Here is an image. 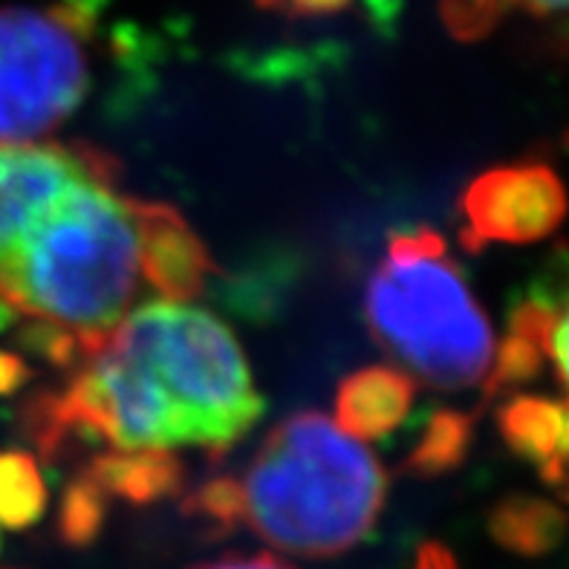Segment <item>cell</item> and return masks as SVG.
<instances>
[{"mask_svg":"<svg viewBox=\"0 0 569 569\" xmlns=\"http://www.w3.org/2000/svg\"><path fill=\"white\" fill-rule=\"evenodd\" d=\"M139 283L137 220L113 177L76 182L0 269V301L79 336L84 356L128 316Z\"/></svg>","mask_w":569,"mask_h":569,"instance_id":"obj_1","label":"cell"},{"mask_svg":"<svg viewBox=\"0 0 569 569\" xmlns=\"http://www.w3.org/2000/svg\"><path fill=\"white\" fill-rule=\"evenodd\" d=\"M240 523L274 549L341 556L373 532L388 477L368 448L316 411L283 419L249 462Z\"/></svg>","mask_w":569,"mask_h":569,"instance_id":"obj_2","label":"cell"},{"mask_svg":"<svg viewBox=\"0 0 569 569\" xmlns=\"http://www.w3.org/2000/svg\"><path fill=\"white\" fill-rule=\"evenodd\" d=\"M365 307L376 341L426 385L460 390L486 382L498 341L437 231H402L390 240Z\"/></svg>","mask_w":569,"mask_h":569,"instance_id":"obj_3","label":"cell"},{"mask_svg":"<svg viewBox=\"0 0 569 569\" xmlns=\"http://www.w3.org/2000/svg\"><path fill=\"white\" fill-rule=\"evenodd\" d=\"M110 339L137 356L180 413L191 446L226 451L258 422L260 402L229 327L188 303L153 301L124 316Z\"/></svg>","mask_w":569,"mask_h":569,"instance_id":"obj_4","label":"cell"},{"mask_svg":"<svg viewBox=\"0 0 569 569\" xmlns=\"http://www.w3.org/2000/svg\"><path fill=\"white\" fill-rule=\"evenodd\" d=\"M84 18L72 7L0 9V142L56 130L90 84Z\"/></svg>","mask_w":569,"mask_h":569,"instance_id":"obj_5","label":"cell"},{"mask_svg":"<svg viewBox=\"0 0 569 569\" xmlns=\"http://www.w3.org/2000/svg\"><path fill=\"white\" fill-rule=\"evenodd\" d=\"M462 243H535L561 226L567 191L547 166H503L480 173L462 194Z\"/></svg>","mask_w":569,"mask_h":569,"instance_id":"obj_6","label":"cell"},{"mask_svg":"<svg viewBox=\"0 0 569 569\" xmlns=\"http://www.w3.org/2000/svg\"><path fill=\"white\" fill-rule=\"evenodd\" d=\"M87 177H113L110 159L67 144L0 142V269L43 211Z\"/></svg>","mask_w":569,"mask_h":569,"instance_id":"obj_7","label":"cell"},{"mask_svg":"<svg viewBox=\"0 0 569 569\" xmlns=\"http://www.w3.org/2000/svg\"><path fill=\"white\" fill-rule=\"evenodd\" d=\"M137 220L139 272L166 301L186 303L206 289L211 274V254L168 202L130 200Z\"/></svg>","mask_w":569,"mask_h":569,"instance_id":"obj_8","label":"cell"},{"mask_svg":"<svg viewBox=\"0 0 569 569\" xmlns=\"http://www.w3.org/2000/svg\"><path fill=\"white\" fill-rule=\"evenodd\" d=\"M413 385L411 376L397 368H365L347 376L336 397V426L353 440H382L397 431L411 413Z\"/></svg>","mask_w":569,"mask_h":569,"instance_id":"obj_9","label":"cell"},{"mask_svg":"<svg viewBox=\"0 0 569 569\" xmlns=\"http://www.w3.org/2000/svg\"><path fill=\"white\" fill-rule=\"evenodd\" d=\"M498 428L515 455L532 462L549 483L569 475V399L518 397L498 413Z\"/></svg>","mask_w":569,"mask_h":569,"instance_id":"obj_10","label":"cell"},{"mask_svg":"<svg viewBox=\"0 0 569 569\" xmlns=\"http://www.w3.org/2000/svg\"><path fill=\"white\" fill-rule=\"evenodd\" d=\"M108 498L144 506L168 498L182 486V466L168 448L110 451L90 460L84 471Z\"/></svg>","mask_w":569,"mask_h":569,"instance_id":"obj_11","label":"cell"},{"mask_svg":"<svg viewBox=\"0 0 569 569\" xmlns=\"http://www.w3.org/2000/svg\"><path fill=\"white\" fill-rule=\"evenodd\" d=\"M491 538L515 556H547L561 543L567 518L558 506L535 498H509L489 515Z\"/></svg>","mask_w":569,"mask_h":569,"instance_id":"obj_12","label":"cell"},{"mask_svg":"<svg viewBox=\"0 0 569 569\" xmlns=\"http://www.w3.org/2000/svg\"><path fill=\"white\" fill-rule=\"evenodd\" d=\"M475 419L460 411H437L408 455L405 469L422 477H437L457 469L469 455Z\"/></svg>","mask_w":569,"mask_h":569,"instance_id":"obj_13","label":"cell"},{"mask_svg":"<svg viewBox=\"0 0 569 569\" xmlns=\"http://www.w3.org/2000/svg\"><path fill=\"white\" fill-rule=\"evenodd\" d=\"M47 509V486L36 460L23 451L0 455V523L9 529L32 527Z\"/></svg>","mask_w":569,"mask_h":569,"instance_id":"obj_14","label":"cell"},{"mask_svg":"<svg viewBox=\"0 0 569 569\" xmlns=\"http://www.w3.org/2000/svg\"><path fill=\"white\" fill-rule=\"evenodd\" d=\"M108 515V495L87 475L76 477L58 506V535L67 547H90L99 538Z\"/></svg>","mask_w":569,"mask_h":569,"instance_id":"obj_15","label":"cell"},{"mask_svg":"<svg viewBox=\"0 0 569 569\" xmlns=\"http://www.w3.org/2000/svg\"><path fill=\"white\" fill-rule=\"evenodd\" d=\"M512 7L529 9L535 14H561L569 12V0H446L442 12L455 36L480 38Z\"/></svg>","mask_w":569,"mask_h":569,"instance_id":"obj_16","label":"cell"},{"mask_svg":"<svg viewBox=\"0 0 569 569\" xmlns=\"http://www.w3.org/2000/svg\"><path fill=\"white\" fill-rule=\"evenodd\" d=\"M191 518H200L214 532L240 527V486L234 477H214L197 486L182 506Z\"/></svg>","mask_w":569,"mask_h":569,"instance_id":"obj_17","label":"cell"},{"mask_svg":"<svg viewBox=\"0 0 569 569\" xmlns=\"http://www.w3.org/2000/svg\"><path fill=\"white\" fill-rule=\"evenodd\" d=\"M23 345L38 350L43 359H50L58 368H67V365H72V361L84 353L79 336H72L70 330L50 325V321H36V325L29 327V330L23 332Z\"/></svg>","mask_w":569,"mask_h":569,"instance_id":"obj_18","label":"cell"},{"mask_svg":"<svg viewBox=\"0 0 569 569\" xmlns=\"http://www.w3.org/2000/svg\"><path fill=\"white\" fill-rule=\"evenodd\" d=\"M543 353L556 361L563 388L569 390V301L563 303L561 310L552 307V321H549L547 341H543Z\"/></svg>","mask_w":569,"mask_h":569,"instance_id":"obj_19","label":"cell"},{"mask_svg":"<svg viewBox=\"0 0 569 569\" xmlns=\"http://www.w3.org/2000/svg\"><path fill=\"white\" fill-rule=\"evenodd\" d=\"M197 569H292L272 556H229L220 561L202 563Z\"/></svg>","mask_w":569,"mask_h":569,"instance_id":"obj_20","label":"cell"},{"mask_svg":"<svg viewBox=\"0 0 569 569\" xmlns=\"http://www.w3.org/2000/svg\"><path fill=\"white\" fill-rule=\"evenodd\" d=\"M27 365L12 353H0V393H12L27 382Z\"/></svg>","mask_w":569,"mask_h":569,"instance_id":"obj_21","label":"cell"},{"mask_svg":"<svg viewBox=\"0 0 569 569\" xmlns=\"http://www.w3.org/2000/svg\"><path fill=\"white\" fill-rule=\"evenodd\" d=\"M413 569H460V563H457L455 556H451L446 547H440V543H426V547L417 552Z\"/></svg>","mask_w":569,"mask_h":569,"instance_id":"obj_22","label":"cell"},{"mask_svg":"<svg viewBox=\"0 0 569 569\" xmlns=\"http://www.w3.org/2000/svg\"><path fill=\"white\" fill-rule=\"evenodd\" d=\"M350 0H278V7H287L289 12L296 14H327L339 12L341 7H347Z\"/></svg>","mask_w":569,"mask_h":569,"instance_id":"obj_23","label":"cell"},{"mask_svg":"<svg viewBox=\"0 0 569 569\" xmlns=\"http://www.w3.org/2000/svg\"><path fill=\"white\" fill-rule=\"evenodd\" d=\"M260 7H278V0H258Z\"/></svg>","mask_w":569,"mask_h":569,"instance_id":"obj_24","label":"cell"}]
</instances>
